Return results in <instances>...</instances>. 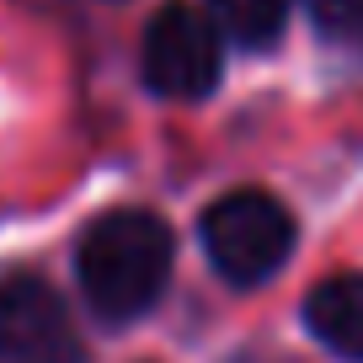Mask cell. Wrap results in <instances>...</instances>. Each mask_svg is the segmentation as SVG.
Instances as JSON below:
<instances>
[{"mask_svg": "<svg viewBox=\"0 0 363 363\" xmlns=\"http://www.w3.org/2000/svg\"><path fill=\"white\" fill-rule=\"evenodd\" d=\"M214 16L240 43H272L289 22V0H214Z\"/></svg>", "mask_w": 363, "mask_h": 363, "instance_id": "8992f818", "label": "cell"}, {"mask_svg": "<svg viewBox=\"0 0 363 363\" xmlns=\"http://www.w3.org/2000/svg\"><path fill=\"white\" fill-rule=\"evenodd\" d=\"M305 320L337 358L363 363V272L315 284V294L305 299Z\"/></svg>", "mask_w": 363, "mask_h": 363, "instance_id": "5b68a950", "label": "cell"}, {"mask_svg": "<svg viewBox=\"0 0 363 363\" xmlns=\"http://www.w3.org/2000/svg\"><path fill=\"white\" fill-rule=\"evenodd\" d=\"M310 16H315L326 33H347V27H363V0H305Z\"/></svg>", "mask_w": 363, "mask_h": 363, "instance_id": "52a82bcc", "label": "cell"}, {"mask_svg": "<svg viewBox=\"0 0 363 363\" xmlns=\"http://www.w3.org/2000/svg\"><path fill=\"white\" fill-rule=\"evenodd\" d=\"M171 278V230L150 208H113L80 240V289L107 320H134Z\"/></svg>", "mask_w": 363, "mask_h": 363, "instance_id": "6da1fadb", "label": "cell"}, {"mask_svg": "<svg viewBox=\"0 0 363 363\" xmlns=\"http://www.w3.org/2000/svg\"><path fill=\"white\" fill-rule=\"evenodd\" d=\"M139 69L145 86L177 102H198L219 80V33L203 11L193 6H160L145 27V48H139Z\"/></svg>", "mask_w": 363, "mask_h": 363, "instance_id": "3957f363", "label": "cell"}, {"mask_svg": "<svg viewBox=\"0 0 363 363\" xmlns=\"http://www.w3.org/2000/svg\"><path fill=\"white\" fill-rule=\"evenodd\" d=\"M0 352L16 363H80V337L65 299L33 272L0 284Z\"/></svg>", "mask_w": 363, "mask_h": 363, "instance_id": "277c9868", "label": "cell"}, {"mask_svg": "<svg viewBox=\"0 0 363 363\" xmlns=\"http://www.w3.org/2000/svg\"><path fill=\"white\" fill-rule=\"evenodd\" d=\"M203 251H208L219 278H230L235 289H251L289 262V251H294V219H289V208L272 193L240 187V193H225L219 203H208Z\"/></svg>", "mask_w": 363, "mask_h": 363, "instance_id": "7a4b0ae2", "label": "cell"}]
</instances>
